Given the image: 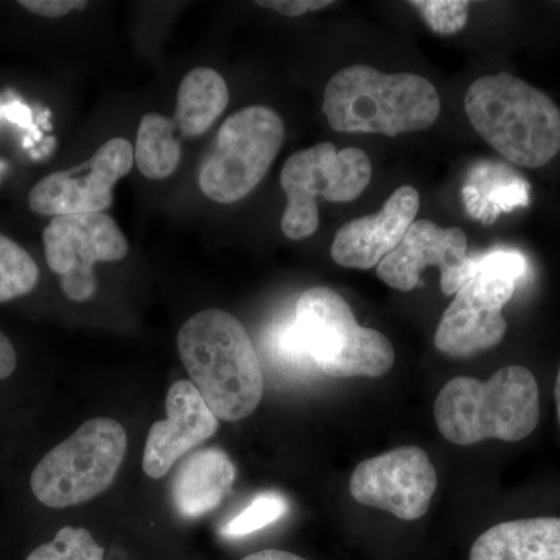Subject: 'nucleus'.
<instances>
[{
	"label": "nucleus",
	"mask_w": 560,
	"mask_h": 560,
	"mask_svg": "<svg viewBox=\"0 0 560 560\" xmlns=\"http://www.w3.org/2000/svg\"><path fill=\"white\" fill-rule=\"evenodd\" d=\"M475 260L467 254V237L459 228H441L416 220L404 241L377 267V276L390 289L411 291L427 267L441 270V290L455 296L470 279Z\"/></svg>",
	"instance_id": "obj_12"
},
{
	"label": "nucleus",
	"mask_w": 560,
	"mask_h": 560,
	"mask_svg": "<svg viewBox=\"0 0 560 560\" xmlns=\"http://www.w3.org/2000/svg\"><path fill=\"white\" fill-rule=\"evenodd\" d=\"M506 330L501 311L480 304L459 289L442 315L434 346L445 355L470 357L499 346Z\"/></svg>",
	"instance_id": "obj_16"
},
{
	"label": "nucleus",
	"mask_w": 560,
	"mask_h": 560,
	"mask_svg": "<svg viewBox=\"0 0 560 560\" xmlns=\"http://www.w3.org/2000/svg\"><path fill=\"white\" fill-rule=\"evenodd\" d=\"M230 103L226 81L217 70H190L180 81L175 124L180 135L197 138L210 130Z\"/></svg>",
	"instance_id": "obj_19"
},
{
	"label": "nucleus",
	"mask_w": 560,
	"mask_h": 560,
	"mask_svg": "<svg viewBox=\"0 0 560 560\" xmlns=\"http://www.w3.org/2000/svg\"><path fill=\"white\" fill-rule=\"evenodd\" d=\"M18 355L9 338L0 331V381H5L16 370Z\"/></svg>",
	"instance_id": "obj_29"
},
{
	"label": "nucleus",
	"mask_w": 560,
	"mask_h": 560,
	"mask_svg": "<svg viewBox=\"0 0 560 560\" xmlns=\"http://www.w3.org/2000/svg\"><path fill=\"white\" fill-rule=\"evenodd\" d=\"M555 399H556V411H558V422H559V427H560V366H559V371H558V377H556Z\"/></svg>",
	"instance_id": "obj_32"
},
{
	"label": "nucleus",
	"mask_w": 560,
	"mask_h": 560,
	"mask_svg": "<svg viewBox=\"0 0 560 560\" xmlns=\"http://www.w3.org/2000/svg\"><path fill=\"white\" fill-rule=\"evenodd\" d=\"M21 5L44 18H61L73 10L86 9L84 0H22Z\"/></svg>",
	"instance_id": "obj_27"
},
{
	"label": "nucleus",
	"mask_w": 560,
	"mask_h": 560,
	"mask_svg": "<svg viewBox=\"0 0 560 560\" xmlns=\"http://www.w3.org/2000/svg\"><path fill=\"white\" fill-rule=\"evenodd\" d=\"M474 272L460 289L488 307L503 311L518 282L528 272V261L518 250L497 249L474 257Z\"/></svg>",
	"instance_id": "obj_20"
},
{
	"label": "nucleus",
	"mask_w": 560,
	"mask_h": 560,
	"mask_svg": "<svg viewBox=\"0 0 560 560\" xmlns=\"http://www.w3.org/2000/svg\"><path fill=\"white\" fill-rule=\"evenodd\" d=\"M323 110L335 131L396 138L434 125L441 98L433 83L416 73H383L355 65L331 77Z\"/></svg>",
	"instance_id": "obj_2"
},
{
	"label": "nucleus",
	"mask_w": 560,
	"mask_h": 560,
	"mask_svg": "<svg viewBox=\"0 0 560 560\" xmlns=\"http://www.w3.org/2000/svg\"><path fill=\"white\" fill-rule=\"evenodd\" d=\"M289 512V501L279 492H264L254 497L248 506L235 515L221 528V534L230 539L249 536L265 526L280 521Z\"/></svg>",
	"instance_id": "obj_23"
},
{
	"label": "nucleus",
	"mask_w": 560,
	"mask_h": 560,
	"mask_svg": "<svg viewBox=\"0 0 560 560\" xmlns=\"http://www.w3.org/2000/svg\"><path fill=\"white\" fill-rule=\"evenodd\" d=\"M283 140L285 127L275 109L257 105L232 114L202 161L198 173L202 194L220 205L248 197L270 171Z\"/></svg>",
	"instance_id": "obj_7"
},
{
	"label": "nucleus",
	"mask_w": 560,
	"mask_h": 560,
	"mask_svg": "<svg viewBox=\"0 0 560 560\" xmlns=\"http://www.w3.org/2000/svg\"><path fill=\"white\" fill-rule=\"evenodd\" d=\"M470 560H560V517L499 523L474 541Z\"/></svg>",
	"instance_id": "obj_17"
},
{
	"label": "nucleus",
	"mask_w": 560,
	"mask_h": 560,
	"mask_svg": "<svg viewBox=\"0 0 560 560\" xmlns=\"http://www.w3.org/2000/svg\"><path fill=\"white\" fill-rule=\"evenodd\" d=\"M165 410L167 419L151 425L143 452V471L153 480L164 478L176 460L210 440L220 425L190 381L173 383Z\"/></svg>",
	"instance_id": "obj_13"
},
{
	"label": "nucleus",
	"mask_w": 560,
	"mask_h": 560,
	"mask_svg": "<svg viewBox=\"0 0 560 560\" xmlns=\"http://www.w3.org/2000/svg\"><path fill=\"white\" fill-rule=\"evenodd\" d=\"M237 469L220 448L187 456L172 482V501L183 517L197 518L215 511L231 493Z\"/></svg>",
	"instance_id": "obj_15"
},
{
	"label": "nucleus",
	"mask_w": 560,
	"mask_h": 560,
	"mask_svg": "<svg viewBox=\"0 0 560 560\" xmlns=\"http://www.w3.org/2000/svg\"><path fill=\"white\" fill-rule=\"evenodd\" d=\"M430 25L431 31L440 35H455L463 31L469 18L470 2H447V0H425L411 2Z\"/></svg>",
	"instance_id": "obj_25"
},
{
	"label": "nucleus",
	"mask_w": 560,
	"mask_h": 560,
	"mask_svg": "<svg viewBox=\"0 0 560 560\" xmlns=\"http://www.w3.org/2000/svg\"><path fill=\"white\" fill-rule=\"evenodd\" d=\"M438 474L425 451L404 445L360 463L349 481L352 499L363 506L415 522L430 510Z\"/></svg>",
	"instance_id": "obj_10"
},
{
	"label": "nucleus",
	"mask_w": 560,
	"mask_h": 560,
	"mask_svg": "<svg viewBox=\"0 0 560 560\" xmlns=\"http://www.w3.org/2000/svg\"><path fill=\"white\" fill-rule=\"evenodd\" d=\"M419 191L404 186L394 191L377 213L349 221L335 235L331 259L353 270H371L389 256L415 223Z\"/></svg>",
	"instance_id": "obj_14"
},
{
	"label": "nucleus",
	"mask_w": 560,
	"mask_h": 560,
	"mask_svg": "<svg viewBox=\"0 0 560 560\" xmlns=\"http://www.w3.org/2000/svg\"><path fill=\"white\" fill-rule=\"evenodd\" d=\"M256 3L265 9L279 11L280 14L289 18L304 16L305 13L334 5V2H327V0H270V2L264 0V2Z\"/></svg>",
	"instance_id": "obj_28"
},
{
	"label": "nucleus",
	"mask_w": 560,
	"mask_h": 560,
	"mask_svg": "<svg viewBox=\"0 0 560 560\" xmlns=\"http://www.w3.org/2000/svg\"><path fill=\"white\" fill-rule=\"evenodd\" d=\"M270 345L271 355L279 363L287 364V366H304L311 360L307 353H305L304 348H302L300 335H298L296 327H294V320L276 327L271 334Z\"/></svg>",
	"instance_id": "obj_26"
},
{
	"label": "nucleus",
	"mask_w": 560,
	"mask_h": 560,
	"mask_svg": "<svg viewBox=\"0 0 560 560\" xmlns=\"http://www.w3.org/2000/svg\"><path fill=\"white\" fill-rule=\"evenodd\" d=\"M2 114L7 119L21 125V127H32V110L21 103H10V105L3 106Z\"/></svg>",
	"instance_id": "obj_30"
},
{
	"label": "nucleus",
	"mask_w": 560,
	"mask_h": 560,
	"mask_svg": "<svg viewBox=\"0 0 560 560\" xmlns=\"http://www.w3.org/2000/svg\"><path fill=\"white\" fill-rule=\"evenodd\" d=\"M0 114H2V108H0Z\"/></svg>",
	"instance_id": "obj_33"
},
{
	"label": "nucleus",
	"mask_w": 560,
	"mask_h": 560,
	"mask_svg": "<svg viewBox=\"0 0 560 560\" xmlns=\"http://www.w3.org/2000/svg\"><path fill=\"white\" fill-rule=\"evenodd\" d=\"M175 120L150 113L140 120L136 138L135 161L145 178H168L178 168L180 143L176 138Z\"/></svg>",
	"instance_id": "obj_21"
},
{
	"label": "nucleus",
	"mask_w": 560,
	"mask_h": 560,
	"mask_svg": "<svg viewBox=\"0 0 560 560\" xmlns=\"http://www.w3.org/2000/svg\"><path fill=\"white\" fill-rule=\"evenodd\" d=\"M242 560H307L301 558V556L293 555V552L289 551H280V550H264L259 552H254V555L246 556Z\"/></svg>",
	"instance_id": "obj_31"
},
{
	"label": "nucleus",
	"mask_w": 560,
	"mask_h": 560,
	"mask_svg": "<svg viewBox=\"0 0 560 560\" xmlns=\"http://www.w3.org/2000/svg\"><path fill=\"white\" fill-rule=\"evenodd\" d=\"M434 419L455 445L523 441L539 425V385L525 366L501 368L486 382L452 378L438 394Z\"/></svg>",
	"instance_id": "obj_4"
},
{
	"label": "nucleus",
	"mask_w": 560,
	"mask_h": 560,
	"mask_svg": "<svg viewBox=\"0 0 560 560\" xmlns=\"http://www.w3.org/2000/svg\"><path fill=\"white\" fill-rule=\"evenodd\" d=\"M135 164L127 139H110L84 164L40 179L28 195L33 212L44 217L103 212L113 205L114 186Z\"/></svg>",
	"instance_id": "obj_11"
},
{
	"label": "nucleus",
	"mask_w": 560,
	"mask_h": 560,
	"mask_svg": "<svg viewBox=\"0 0 560 560\" xmlns=\"http://www.w3.org/2000/svg\"><path fill=\"white\" fill-rule=\"evenodd\" d=\"M293 320L308 359L329 377H382L396 361L388 338L360 326L345 298L327 287L304 291Z\"/></svg>",
	"instance_id": "obj_5"
},
{
	"label": "nucleus",
	"mask_w": 560,
	"mask_h": 560,
	"mask_svg": "<svg viewBox=\"0 0 560 560\" xmlns=\"http://www.w3.org/2000/svg\"><path fill=\"white\" fill-rule=\"evenodd\" d=\"M25 560H105V548L94 540L90 530L65 526L54 540L40 545Z\"/></svg>",
	"instance_id": "obj_24"
},
{
	"label": "nucleus",
	"mask_w": 560,
	"mask_h": 560,
	"mask_svg": "<svg viewBox=\"0 0 560 560\" xmlns=\"http://www.w3.org/2000/svg\"><path fill=\"white\" fill-rule=\"evenodd\" d=\"M127 445V431L117 420H88L36 464L31 477L33 495L54 510L95 499L116 480Z\"/></svg>",
	"instance_id": "obj_6"
},
{
	"label": "nucleus",
	"mask_w": 560,
	"mask_h": 560,
	"mask_svg": "<svg viewBox=\"0 0 560 560\" xmlns=\"http://www.w3.org/2000/svg\"><path fill=\"white\" fill-rule=\"evenodd\" d=\"M463 198L475 220L490 224L501 213L528 206L529 184L506 164L481 162L470 172Z\"/></svg>",
	"instance_id": "obj_18"
},
{
	"label": "nucleus",
	"mask_w": 560,
	"mask_h": 560,
	"mask_svg": "<svg viewBox=\"0 0 560 560\" xmlns=\"http://www.w3.org/2000/svg\"><path fill=\"white\" fill-rule=\"evenodd\" d=\"M38 280L39 268L31 254L0 234V304L32 293Z\"/></svg>",
	"instance_id": "obj_22"
},
{
	"label": "nucleus",
	"mask_w": 560,
	"mask_h": 560,
	"mask_svg": "<svg viewBox=\"0 0 560 560\" xmlns=\"http://www.w3.org/2000/svg\"><path fill=\"white\" fill-rule=\"evenodd\" d=\"M43 241L47 265L60 276L66 296L75 302L97 293L95 264L121 260L128 254L124 232L103 212L54 217Z\"/></svg>",
	"instance_id": "obj_9"
},
{
	"label": "nucleus",
	"mask_w": 560,
	"mask_h": 560,
	"mask_svg": "<svg viewBox=\"0 0 560 560\" xmlns=\"http://www.w3.org/2000/svg\"><path fill=\"white\" fill-rule=\"evenodd\" d=\"M180 361L219 420L248 418L264 397L257 350L241 320L220 308L191 316L178 334Z\"/></svg>",
	"instance_id": "obj_1"
},
{
	"label": "nucleus",
	"mask_w": 560,
	"mask_h": 560,
	"mask_svg": "<svg viewBox=\"0 0 560 560\" xmlns=\"http://www.w3.org/2000/svg\"><path fill=\"white\" fill-rule=\"evenodd\" d=\"M372 178V164L360 149L338 151L334 143H316L291 154L280 172L287 195L282 231L291 241H304L319 228L318 198L330 202L357 200Z\"/></svg>",
	"instance_id": "obj_8"
},
{
	"label": "nucleus",
	"mask_w": 560,
	"mask_h": 560,
	"mask_svg": "<svg viewBox=\"0 0 560 560\" xmlns=\"http://www.w3.org/2000/svg\"><path fill=\"white\" fill-rule=\"evenodd\" d=\"M471 127L512 164L540 168L560 151V109L545 92L500 72L470 84L464 98Z\"/></svg>",
	"instance_id": "obj_3"
}]
</instances>
